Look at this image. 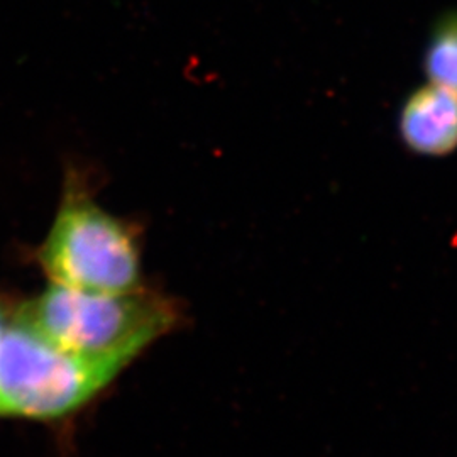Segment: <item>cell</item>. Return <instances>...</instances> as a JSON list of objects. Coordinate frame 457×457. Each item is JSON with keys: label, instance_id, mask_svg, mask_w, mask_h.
<instances>
[{"label": "cell", "instance_id": "277c9868", "mask_svg": "<svg viewBox=\"0 0 457 457\" xmlns=\"http://www.w3.org/2000/svg\"><path fill=\"white\" fill-rule=\"evenodd\" d=\"M400 136L410 151L447 156L457 149V94L428 83L410 96L400 112Z\"/></svg>", "mask_w": 457, "mask_h": 457}, {"label": "cell", "instance_id": "6da1fadb", "mask_svg": "<svg viewBox=\"0 0 457 457\" xmlns=\"http://www.w3.org/2000/svg\"><path fill=\"white\" fill-rule=\"evenodd\" d=\"M100 175L68 162L62 194L33 260L49 283L87 292H128L143 281V226L98 202Z\"/></svg>", "mask_w": 457, "mask_h": 457}, {"label": "cell", "instance_id": "7a4b0ae2", "mask_svg": "<svg viewBox=\"0 0 457 457\" xmlns=\"http://www.w3.org/2000/svg\"><path fill=\"white\" fill-rule=\"evenodd\" d=\"M14 311L68 351L126 368L183 322L180 303L146 285L128 292H87L49 283Z\"/></svg>", "mask_w": 457, "mask_h": 457}, {"label": "cell", "instance_id": "5b68a950", "mask_svg": "<svg viewBox=\"0 0 457 457\" xmlns=\"http://www.w3.org/2000/svg\"><path fill=\"white\" fill-rule=\"evenodd\" d=\"M428 80L457 94V12L444 17L425 51Z\"/></svg>", "mask_w": 457, "mask_h": 457}, {"label": "cell", "instance_id": "8992f818", "mask_svg": "<svg viewBox=\"0 0 457 457\" xmlns=\"http://www.w3.org/2000/svg\"><path fill=\"white\" fill-rule=\"evenodd\" d=\"M11 317H12V305H9L2 296H0V344L4 339V334H5V328L11 322Z\"/></svg>", "mask_w": 457, "mask_h": 457}, {"label": "cell", "instance_id": "3957f363", "mask_svg": "<svg viewBox=\"0 0 457 457\" xmlns=\"http://www.w3.org/2000/svg\"><path fill=\"white\" fill-rule=\"evenodd\" d=\"M126 370L49 341L12 305L0 344V419L65 422L109 390Z\"/></svg>", "mask_w": 457, "mask_h": 457}]
</instances>
